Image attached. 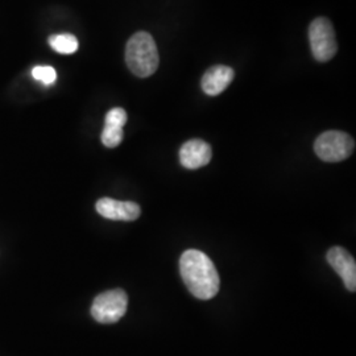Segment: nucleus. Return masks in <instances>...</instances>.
<instances>
[{"label":"nucleus","mask_w":356,"mask_h":356,"mask_svg":"<svg viewBox=\"0 0 356 356\" xmlns=\"http://www.w3.org/2000/svg\"><path fill=\"white\" fill-rule=\"evenodd\" d=\"M327 263L342 277L346 288L350 292L356 291L355 259L342 247H332L326 254Z\"/></svg>","instance_id":"nucleus-6"},{"label":"nucleus","mask_w":356,"mask_h":356,"mask_svg":"<svg viewBox=\"0 0 356 356\" xmlns=\"http://www.w3.org/2000/svg\"><path fill=\"white\" fill-rule=\"evenodd\" d=\"M355 149L354 139L341 131H327L319 135L314 143V151L322 161L339 163L348 159Z\"/></svg>","instance_id":"nucleus-3"},{"label":"nucleus","mask_w":356,"mask_h":356,"mask_svg":"<svg viewBox=\"0 0 356 356\" xmlns=\"http://www.w3.org/2000/svg\"><path fill=\"white\" fill-rule=\"evenodd\" d=\"M128 297L124 291L114 289L95 297L91 316L99 323H115L127 312Z\"/></svg>","instance_id":"nucleus-5"},{"label":"nucleus","mask_w":356,"mask_h":356,"mask_svg":"<svg viewBox=\"0 0 356 356\" xmlns=\"http://www.w3.org/2000/svg\"><path fill=\"white\" fill-rule=\"evenodd\" d=\"M309 40L313 56L319 63H327L337 54L335 31L329 19L317 17L313 20L309 26Z\"/></svg>","instance_id":"nucleus-4"},{"label":"nucleus","mask_w":356,"mask_h":356,"mask_svg":"<svg viewBox=\"0 0 356 356\" xmlns=\"http://www.w3.org/2000/svg\"><path fill=\"white\" fill-rule=\"evenodd\" d=\"M128 69L136 76L147 78L157 70L160 57L157 45L148 32H136L128 40L126 47Z\"/></svg>","instance_id":"nucleus-2"},{"label":"nucleus","mask_w":356,"mask_h":356,"mask_svg":"<svg viewBox=\"0 0 356 356\" xmlns=\"http://www.w3.org/2000/svg\"><path fill=\"white\" fill-rule=\"evenodd\" d=\"M49 45L54 51L61 54H73L79 47L76 36L70 33L51 35L49 38Z\"/></svg>","instance_id":"nucleus-10"},{"label":"nucleus","mask_w":356,"mask_h":356,"mask_svg":"<svg viewBox=\"0 0 356 356\" xmlns=\"http://www.w3.org/2000/svg\"><path fill=\"white\" fill-rule=\"evenodd\" d=\"M179 272L191 294L200 300H210L219 292L220 280L214 263L207 254L188 250L179 259Z\"/></svg>","instance_id":"nucleus-1"},{"label":"nucleus","mask_w":356,"mask_h":356,"mask_svg":"<svg viewBox=\"0 0 356 356\" xmlns=\"http://www.w3.org/2000/svg\"><path fill=\"white\" fill-rule=\"evenodd\" d=\"M235 76V72L226 65H216L210 67L201 81L202 90L210 97H216L227 89Z\"/></svg>","instance_id":"nucleus-9"},{"label":"nucleus","mask_w":356,"mask_h":356,"mask_svg":"<svg viewBox=\"0 0 356 356\" xmlns=\"http://www.w3.org/2000/svg\"><path fill=\"white\" fill-rule=\"evenodd\" d=\"M32 76L38 82H42L44 85L49 86L56 82L57 73L51 66H36L32 70Z\"/></svg>","instance_id":"nucleus-12"},{"label":"nucleus","mask_w":356,"mask_h":356,"mask_svg":"<svg viewBox=\"0 0 356 356\" xmlns=\"http://www.w3.org/2000/svg\"><path fill=\"white\" fill-rule=\"evenodd\" d=\"M97 211L111 220H136L141 214L140 206L129 201H115L111 198H102L97 202Z\"/></svg>","instance_id":"nucleus-8"},{"label":"nucleus","mask_w":356,"mask_h":356,"mask_svg":"<svg viewBox=\"0 0 356 356\" xmlns=\"http://www.w3.org/2000/svg\"><path fill=\"white\" fill-rule=\"evenodd\" d=\"M126 123H127V113L120 107H115L113 110H110L104 119V124L107 126L123 128Z\"/></svg>","instance_id":"nucleus-13"},{"label":"nucleus","mask_w":356,"mask_h":356,"mask_svg":"<svg viewBox=\"0 0 356 356\" xmlns=\"http://www.w3.org/2000/svg\"><path fill=\"white\" fill-rule=\"evenodd\" d=\"M123 128L104 124L102 132V143L107 148H115L123 141Z\"/></svg>","instance_id":"nucleus-11"},{"label":"nucleus","mask_w":356,"mask_h":356,"mask_svg":"<svg viewBox=\"0 0 356 356\" xmlns=\"http://www.w3.org/2000/svg\"><path fill=\"white\" fill-rule=\"evenodd\" d=\"M213 157L211 147L204 140L186 141L179 149V163L186 169H198L207 165Z\"/></svg>","instance_id":"nucleus-7"}]
</instances>
